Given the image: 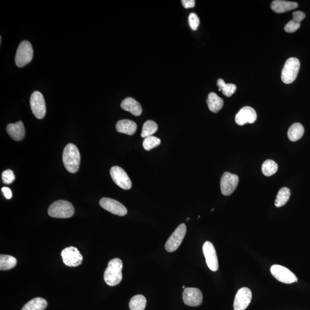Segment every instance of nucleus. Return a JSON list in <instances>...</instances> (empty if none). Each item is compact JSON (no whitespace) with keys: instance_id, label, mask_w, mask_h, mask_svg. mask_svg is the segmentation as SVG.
Wrapping results in <instances>:
<instances>
[{"instance_id":"obj_15","label":"nucleus","mask_w":310,"mask_h":310,"mask_svg":"<svg viewBox=\"0 0 310 310\" xmlns=\"http://www.w3.org/2000/svg\"><path fill=\"white\" fill-rule=\"evenodd\" d=\"M183 300L186 305L197 307L202 304V293L197 288H186L183 291Z\"/></svg>"},{"instance_id":"obj_38","label":"nucleus","mask_w":310,"mask_h":310,"mask_svg":"<svg viewBox=\"0 0 310 310\" xmlns=\"http://www.w3.org/2000/svg\"><path fill=\"white\" fill-rule=\"evenodd\" d=\"M183 289H186V288H185V286H183Z\"/></svg>"},{"instance_id":"obj_22","label":"nucleus","mask_w":310,"mask_h":310,"mask_svg":"<svg viewBox=\"0 0 310 310\" xmlns=\"http://www.w3.org/2000/svg\"><path fill=\"white\" fill-rule=\"evenodd\" d=\"M305 129L300 123H295L290 126L288 131L289 139L292 141H297L304 136Z\"/></svg>"},{"instance_id":"obj_24","label":"nucleus","mask_w":310,"mask_h":310,"mask_svg":"<svg viewBox=\"0 0 310 310\" xmlns=\"http://www.w3.org/2000/svg\"><path fill=\"white\" fill-rule=\"evenodd\" d=\"M146 305V298L142 295H137L130 301L129 309L131 310H144Z\"/></svg>"},{"instance_id":"obj_1","label":"nucleus","mask_w":310,"mask_h":310,"mask_svg":"<svg viewBox=\"0 0 310 310\" xmlns=\"http://www.w3.org/2000/svg\"><path fill=\"white\" fill-rule=\"evenodd\" d=\"M63 162L66 169L70 173H76L79 170L80 155L78 149L73 144L65 147L63 154Z\"/></svg>"},{"instance_id":"obj_2","label":"nucleus","mask_w":310,"mask_h":310,"mask_svg":"<svg viewBox=\"0 0 310 310\" xmlns=\"http://www.w3.org/2000/svg\"><path fill=\"white\" fill-rule=\"evenodd\" d=\"M123 264L120 259L116 258L111 260L104 273V280L109 286H117L122 281V270Z\"/></svg>"},{"instance_id":"obj_10","label":"nucleus","mask_w":310,"mask_h":310,"mask_svg":"<svg viewBox=\"0 0 310 310\" xmlns=\"http://www.w3.org/2000/svg\"><path fill=\"white\" fill-rule=\"evenodd\" d=\"M239 178L235 174L226 172L221 179V193L225 196L231 195L236 190L238 186Z\"/></svg>"},{"instance_id":"obj_36","label":"nucleus","mask_w":310,"mask_h":310,"mask_svg":"<svg viewBox=\"0 0 310 310\" xmlns=\"http://www.w3.org/2000/svg\"><path fill=\"white\" fill-rule=\"evenodd\" d=\"M1 191L7 200H10L12 197V193H11V191L8 187H2Z\"/></svg>"},{"instance_id":"obj_27","label":"nucleus","mask_w":310,"mask_h":310,"mask_svg":"<svg viewBox=\"0 0 310 310\" xmlns=\"http://www.w3.org/2000/svg\"><path fill=\"white\" fill-rule=\"evenodd\" d=\"M217 85L219 87V91H222L223 94L227 97H231L237 89V87L234 84L226 83L223 79H218Z\"/></svg>"},{"instance_id":"obj_25","label":"nucleus","mask_w":310,"mask_h":310,"mask_svg":"<svg viewBox=\"0 0 310 310\" xmlns=\"http://www.w3.org/2000/svg\"><path fill=\"white\" fill-rule=\"evenodd\" d=\"M17 264V260L13 256L5 255L0 256V270L5 271L12 269Z\"/></svg>"},{"instance_id":"obj_33","label":"nucleus","mask_w":310,"mask_h":310,"mask_svg":"<svg viewBox=\"0 0 310 310\" xmlns=\"http://www.w3.org/2000/svg\"><path fill=\"white\" fill-rule=\"evenodd\" d=\"M301 23H299L293 20H290L285 26V30L286 32L294 33L300 28Z\"/></svg>"},{"instance_id":"obj_11","label":"nucleus","mask_w":310,"mask_h":310,"mask_svg":"<svg viewBox=\"0 0 310 310\" xmlns=\"http://www.w3.org/2000/svg\"><path fill=\"white\" fill-rule=\"evenodd\" d=\"M111 177L116 185L124 190L131 189L132 183L126 172L122 168L114 166L110 171Z\"/></svg>"},{"instance_id":"obj_37","label":"nucleus","mask_w":310,"mask_h":310,"mask_svg":"<svg viewBox=\"0 0 310 310\" xmlns=\"http://www.w3.org/2000/svg\"><path fill=\"white\" fill-rule=\"evenodd\" d=\"M189 220H190V218H187V221H189Z\"/></svg>"},{"instance_id":"obj_7","label":"nucleus","mask_w":310,"mask_h":310,"mask_svg":"<svg viewBox=\"0 0 310 310\" xmlns=\"http://www.w3.org/2000/svg\"><path fill=\"white\" fill-rule=\"evenodd\" d=\"M186 231V226L184 224L180 225L176 229L170 238L168 239L165 245V248L167 252H173L178 250L185 238Z\"/></svg>"},{"instance_id":"obj_23","label":"nucleus","mask_w":310,"mask_h":310,"mask_svg":"<svg viewBox=\"0 0 310 310\" xmlns=\"http://www.w3.org/2000/svg\"><path fill=\"white\" fill-rule=\"evenodd\" d=\"M47 306V302L44 299L35 298L26 304L21 310H44Z\"/></svg>"},{"instance_id":"obj_18","label":"nucleus","mask_w":310,"mask_h":310,"mask_svg":"<svg viewBox=\"0 0 310 310\" xmlns=\"http://www.w3.org/2000/svg\"><path fill=\"white\" fill-rule=\"evenodd\" d=\"M298 3L296 2L284 1V0H275L271 3V7L277 13H283L297 8Z\"/></svg>"},{"instance_id":"obj_28","label":"nucleus","mask_w":310,"mask_h":310,"mask_svg":"<svg viewBox=\"0 0 310 310\" xmlns=\"http://www.w3.org/2000/svg\"><path fill=\"white\" fill-rule=\"evenodd\" d=\"M158 126L155 121L148 120L144 122L141 136L145 139V138L154 135L158 131Z\"/></svg>"},{"instance_id":"obj_5","label":"nucleus","mask_w":310,"mask_h":310,"mask_svg":"<svg viewBox=\"0 0 310 310\" xmlns=\"http://www.w3.org/2000/svg\"><path fill=\"white\" fill-rule=\"evenodd\" d=\"M33 50L32 44L27 40H24L19 44L15 56V63L18 67H22L32 60Z\"/></svg>"},{"instance_id":"obj_30","label":"nucleus","mask_w":310,"mask_h":310,"mask_svg":"<svg viewBox=\"0 0 310 310\" xmlns=\"http://www.w3.org/2000/svg\"><path fill=\"white\" fill-rule=\"evenodd\" d=\"M161 143V140L155 136H149L145 138L143 146L146 151H150L153 148L158 147Z\"/></svg>"},{"instance_id":"obj_16","label":"nucleus","mask_w":310,"mask_h":310,"mask_svg":"<svg viewBox=\"0 0 310 310\" xmlns=\"http://www.w3.org/2000/svg\"><path fill=\"white\" fill-rule=\"evenodd\" d=\"M257 113L254 109L250 106L241 108L235 117V121L239 125L253 124L257 120Z\"/></svg>"},{"instance_id":"obj_26","label":"nucleus","mask_w":310,"mask_h":310,"mask_svg":"<svg viewBox=\"0 0 310 310\" xmlns=\"http://www.w3.org/2000/svg\"><path fill=\"white\" fill-rule=\"evenodd\" d=\"M291 196V191L287 187H283L279 191L275 205L277 208H281L287 204Z\"/></svg>"},{"instance_id":"obj_12","label":"nucleus","mask_w":310,"mask_h":310,"mask_svg":"<svg viewBox=\"0 0 310 310\" xmlns=\"http://www.w3.org/2000/svg\"><path fill=\"white\" fill-rule=\"evenodd\" d=\"M99 205L103 209L111 213L119 216H124L127 214V209L120 202L109 198H103L99 201Z\"/></svg>"},{"instance_id":"obj_32","label":"nucleus","mask_w":310,"mask_h":310,"mask_svg":"<svg viewBox=\"0 0 310 310\" xmlns=\"http://www.w3.org/2000/svg\"><path fill=\"white\" fill-rule=\"evenodd\" d=\"M200 20L197 14L191 13L189 16V24L190 28L194 30H197L200 25Z\"/></svg>"},{"instance_id":"obj_14","label":"nucleus","mask_w":310,"mask_h":310,"mask_svg":"<svg viewBox=\"0 0 310 310\" xmlns=\"http://www.w3.org/2000/svg\"><path fill=\"white\" fill-rule=\"evenodd\" d=\"M252 294L250 289L243 287L237 292L233 304L235 310H245L250 305Z\"/></svg>"},{"instance_id":"obj_29","label":"nucleus","mask_w":310,"mask_h":310,"mask_svg":"<svg viewBox=\"0 0 310 310\" xmlns=\"http://www.w3.org/2000/svg\"><path fill=\"white\" fill-rule=\"evenodd\" d=\"M278 170V166L274 160H267L263 164L262 170L263 174L266 177H271L274 175Z\"/></svg>"},{"instance_id":"obj_9","label":"nucleus","mask_w":310,"mask_h":310,"mask_svg":"<svg viewBox=\"0 0 310 310\" xmlns=\"http://www.w3.org/2000/svg\"><path fill=\"white\" fill-rule=\"evenodd\" d=\"M271 273L278 281L286 284L297 282L298 278L292 271L280 265H274L271 268Z\"/></svg>"},{"instance_id":"obj_8","label":"nucleus","mask_w":310,"mask_h":310,"mask_svg":"<svg viewBox=\"0 0 310 310\" xmlns=\"http://www.w3.org/2000/svg\"><path fill=\"white\" fill-rule=\"evenodd\" d=\"M61 256L64 264L68 267H78L83 261L82 255L78 249L74 247L64 249Z\"/></svg>"},{"instance_id":"obj_19","label":"nucleus","mask_w":310,"mask_h":310,"mask_svg":"<svg viewBox=\"0 0 310 310\" xmlns=\"http://www.w3.org/2000/svg\"><path fill=\"white\" fill-rule=\"evenodd\" d=\"M121 107L122 109L127 111L135 116H140L143 112L140 103L131 97L124 99L121 103Z\"/></svg>"},{"instance_id":"obj_39","label":"nucleus","mask_w":310,"mask_h":310,"mask_svg":"<svg viewBox=\"0 0 310 310\" xmlns=\"http://www.w3.org/2000/svg\"><path fill=\"white\" fill-rule=\"evenodd\" d=\"M214 209H213L212 210V212H213V211H214Z\"/></svg>"},{"instance_id":"obj_13","label":"nucleus","mask_w":310,"mask_h":310,"mask_svg":"<svg viewBox=\"0 0 310 310\" xmlns=\"http://www.w3.org/2000/svg\"><path fill=\"white\" fill-rule=\"evenodd\" d=\"M203 253H204L209 269L213 272L217 271L219 266H218L216 249L213 244L209 241H206L203 246Z\"/></svg>"},{"instance_id":"obj_21","label":"nucleus","mask_w":310,"mask_h":310,"mask_svg":"<svg viewBox=\"0 0 310 310\" xmlns=\"http://www.w3.org/2000/svg\"><path fill=\"white\" fill-rule=\"evenodd\" d=\"M206 103L209 110L214 113H217L223 108L224 102L223 98L212 92L209 94Z\"/></svg>"},{"instance_id":"obj_20","label":"nucleus","mask_w":310,"mask_h":310,"mask_svg":"<svg viewBox=\"0 0 310 310\" xmlns=\"http://www.w3.org/2000/svg\"><path fill=\"white\" fill-rule=\"evenodd\" d=\"M137 128L136 122L127 119L118 121L116 124L117 132L128 135H134L136 131Z\"/></svg>"},{"instance_id":"obj_6","label":"nucleus","mask_w":310,"mask_h":310,"mask_svg":"<svg viewBox=\"0 0 310 310\" xmlns=\"http://www.w3.org/2000/svg\"><path fill=\"white\" fill-rule=\"evenodd\" d=\"M32 112L38 119H42L46 113V107L43 94L39 91H34L30 98Z\"/></svg>"},{"instance_id":"obj_31","label":"nucleus","mask_w":310,"mask_h":310,"mask_svg":"<svg viewBox=\"0 0 310 310\" xmlns=\"http://www.w3.org/2000/svg\"><path fill=\"white\" fill-rule=\"evenodd\" d=\"M2 179L3 183L9 185L12 183L15 180V176L13 172L11 170H6L2 172Z\"/></svg>"},{"instance_id":"obj_34","label":"nucleus","mask_w":310,"mask_h":310,"mask_svg":"<svg viewBox=\"0 0 310 310\" xmlns=\"http://www.w3.org/2000/svg\"><path fill=\"white\" fill-rule=\"evenodd\" d=\"M293 20L297 22L301 23L306 17V14L303 11H296L293 13Z\"/></svg>"},{"instance_id":"obj_17","label":"nucleus","mask_w":310,"mask_h":310,"mask_svg":"<svg viewBox=\"0 0 310 310\" xmlns=\"http://www.w3.org/2000/svg\"><path fill=\"white\" fill-rule=\"evenodd\" d=\"M6 131L11 139L15 141L22 140L25 136L24 126L21 121L7 125Z\"/></svg>"},{"instance_id":"obj_35","label":"nucleus","mask_w":310,"mask_h":310,"mask_svg":"<svg viewBox=\"0 0 310 310\" xmlns=\"http://www.w3.org/2000/svg\"><path fill=\"white\" fill-rule=\"evenodd\" d=\"M182 3L185 8H191L195 6V1L194 0H183Z\"/></svg>"},{"instance_id":"obj_4","label":"nucleus","mask_w":310,"mask_h":310,"mask_svg":"<svg viewBox=\"0 0 310 310\" xmlns=\"http://www.w3.org/2000/svg\"><path fill=\"white\" fill-rule=\"evenodd\" d=\"M300 66V61L297 57L287 59L282 71V81L286 84L293 83L297 77Z\"/></svg>"},{"instance_id":"obj_3","label":"nucleus","mask_w":310,"mask_h":310,"mask_svg":"<svg viewBox=\"0 0 310 310\" xmlns=\"http://www.w3.org/2000/svg\"><path fill=\"white\" fill-rule=\"evenodd\" d=\"M75 210L70 202L59 200L53 202L48 210L49 216L53 218H68L73 216Z\"/></svg>"}]
</instances>
